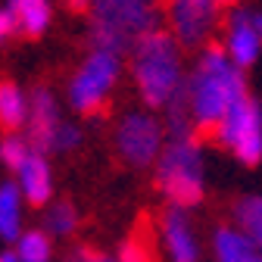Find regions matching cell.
Listing matches in <instances>:
<instances>
[{"instance_id":"cell-9","label":"cell","mask_w":262,"mask_h":262,"mask_svg":"<svg viewBox=\"0 0 262 262\" xmlns=\"http://www.w3.org/2000/svg\"><path fill=\"white\" fill-rule=\"evenodd\" d=\"M59 106L53 100V94L47 88H35L31 94V113H28V125H25V138L35 153H50L56 150V135H59Z\"/></svg>"},{"instance_id":"cell-7","label":"cell","mask_w":262,"mask_h":262,"mask_svg":"<svg viewBox=\"0 0 262 262\" xmlns=\"http://www.w3.org/2000/svg\"><path fill=\"white\" fill-rule=\"evenodd\" d=\"M162 125L150 113H128L116 128V153L135 169L150 166L162 156Z\"/></svg>"},{"instance_id":"cell-28","label":"cell","mask_w":262,"mask_h":262,"mask_svg":"<svg viewBox=\"0 0 262 262\" xmlns=\"http://www.w3.org/2000/svg\"><path fill=\"white\" fill-rule=\"evenodd\" d=\"M91 262H113V259H106V256H100V253L91 250Z\"/></svg>"},{"instance_id":"cell-8","label":"cell","mask_w":262,"mask_h":262,"mask_svg":"<svg viewBox=\"0 0 262 262\" xmlns=\"http://www.w3.org/2000/svg\"><path fill=\"white\" fill-rule=\"evenodd\" d=\"M219 0H166V22L181 47H203L219 25Z\"/></svg>"},{"instance_id":"cell-1","label":"cell","mask_w":262,"mask_h":262,"mask_svg":"<svg viewBox=\"0 0 262 262\" xmlns=\"http://www.w3.org/2000/svg\"><path fill=\"white\" fill-rule=\"evenodd\" d=\"M247 94V81H244V69L231 62L225 47L219 44H206L196 56L193 72L187 75V100H190V116H193V128H200L203 135H212L222 125V119L228 116L234 103H241Z\"/></svg>"},{"instance_id":"cell-13","label":"cell","mask_w":262,"mask_h":262,"mask_svg":"<svg viewBox=\"0 0 262 262\" xmlns=\"http://www.w3.org/2000/svg\"><path fill=\"white\" fill-rule=\"evenodd\" d=\"M215 262H262V250L241 231V228H219L212 234Z\"/></svg>"},{"instance_id":"cell-20","label":"cell","mask_w":262,"mask_h":262,"mask_svg":"<svg viewBox=\"0 0 262 262\" xmlns=\"http://www.w3.org/2000/svg\"><path fill=\"white\" fill-rule=\"evenodd\" d=\"M75 222H78V212H75V206L72 203H53L50 209H47V231L50 234H72L75 231Z\"/></svg>"},{"instance_id":"cell-5","label":"cell","mask_w":262,"mask_h":262,"mask_svg":"<svg viewBox=\"0 0 262 262\" xmlns=\"http://www.w3.org/2000/svg\"><path fill=\"white\" fill-rule=\"evenodd\" d=\"M119 72H122V56L119 53L91 50L84 56V62L78 66V72L72 75V81H69V106L81 116L100 113L110 91L119 81Z\"/></svg>"},{"instance_id":"cell-22","label":"cell","mask_w":262,"mask_h":262,"mask_svg":"<svg viewBox=\"0 0 262 262\" xmlns=\"http://www.w3.org/2000/svg\"><path fill=\"white\" fill-rule=\"evenodd\" d=\"M81 144V128L78 125H72V122H62V128H59V135H56V150H75Z\"/></svg>"},{"instance_id":"cell-11","label":"cell","mask_w":262,"mask_h":262,"mask_svg":"<svg viewBox=\"0 0 262 262\" xmlns=\"http://www.w3.org/2000/svg\"><path fill=\"white\" fill-rule=\"evenodd\" d=\"M162 244L172 262H200V247H196V237L181 206H169L162 212Z\"/></svg>"},{"instance_id":"cell-12","label":"cell","mask_w":262,"mask_h":262,"mask_svg":"<svg viewBox=\"0 0 262 262\" xmlns=\"http://www.w3.org/2000/svg\"><path fill=\"white\" fill-rule=\"evenodd\" d=\"M19 175V190L28 203L44 206L53 193V178H50V166H47V156L44 153H31L28 162L16 172Z\"/></svg>"},{"instance_id":"cell-4","label":"cell","mask_w":262,"mask_h":262,"mask_svg":"<svg viewBox=\"0 0 262 262\" xmlns=\"http://www.w3.org/2000/svg\"><path fill=\"white\" fill-rule=\"evenodd\" d=\"M156 187L181 209L203 200V156L196 138H169L156 159Z\"/></svg>"},{"instance_id":"cell-26","label":"cell","mask_w":262,"mask_h":262,"mask_svg":"<svg viewBox=\"0 0 262 262\" xmlns=\"http://www.w3.org/2000/svg\"><path fill=\"white\" fill-rule=\"evenodd\" d=\"M0 262H19V256H16V250H7L4 256H0Z\"/></svg>"},{"instance_id":"cell-6","label":"cell","mask_w":262,"mask_h":262,"mask_svg":"<svg viewBox=\"0 0 262 262\" xmlns=\"http://www.w3.org/2000/svg\"><path fill=\"white\" fill-rule=\"evenodd\" d=\"M215 141L231 150L244 166H256L262 159V110L253 97H244L228 110L215 131Z\"/></svg>"},{"instance_id":"cell-15","label":"cell","mask_w":262,"mask_h":262,"mask_svg":"<svg viewBox=\"0 0 262 262\" xmlns=\"http://www.w3.org/2000/svg\"><path fill=\"white\" fill-rule=\"evenodd\" d=\"M7 7L13 10L25 38H41L50 28V0H7Z\"/></svg>"},{"instance_id":"cell-21","label":"cell","mask_w":262,"mask_h":262,"mask_svg":"<svg viewBox=\"0 0 262 262\" xmlns=\"http://www.w3.org/2000/svg\"><path fill=\"white\" fill-rule=\"evenodd\" d=\"M119 262H150V247H144V241H138V237H131L122 244Z\"/></svg>"},{"instance_id":"cell-14","label":"cell","mask_w":262,"mask_h":262,"mask_svg":"<svg viewBox=\"0 0 262 262\" xmlns=\"http://www.w3.org/2000/svg\"><path fill=\"white\" fill-rule=\"evenodd\" d=\"M28 113H31V97H25V91L16 81H4L0 88V122L10 135H19V128L28 125Z\"/></svg>"},{"instance_id":"cell-17","label":"cell","mask_w":262,"mask_h":262,"mask_svg":"<svg viewBox=\"0 0 262 262\" xmlns=\"http://www.w3.org/2000/svg\"><path fill=\"white\" fill-rule=\"evenodd\" d=\"M234 222L241 225V231L262 250V196H241L234 203Z\"/></svg>"},{"instance_id":"cell-19","label":"cell","mask_w":262,"mask_h":262,"mask_svg":"<svg viewBox=\"0 0 262 262\" xmlns=\"http://www.w3.org/2000/svg\"><path fill=\"white\" fill-rule=\"evenodd\" d=\"M31 153H35V150H31V144H28L25 135H7L4 147H0V159H4V166L13 169V172H19L25 166Z\"/></svg>"},{"instance_id":"cell-24","label":"cell","mask_w":262,"mask_h":262,"mask_svg":"<svg viewBox=\"0 0 262 262\" xmlns=\"http://www.w3.org/2000/svg\"><path fill=\"white\" fill-rule=\"evenodd\" d=\"M62 7L72 10V13H88L91 10V0H62Z\"/></svg>"},{"instance_id":"cell-18","label":"cell","mask_w":262,"mask_h":262,"mask_svg":"<svg viewBox=\"0 0 262 262\" xmlns=\"http://www.w3.org/2000/svg\"><path fill=\"white\" fill-rule=\"evenodd\" d=\"M16 244L19 262H50V241L44 231H25Z\"/></svg>"},{"instance_id":"cell-25","label":"cell","mask_w":262,"mask_h":262,"mask_svg":"<svg viewBox=\"0 0 262 262\" xmlns=\"http://www.w3.org/2000/svg\"><path fill=\"white\" fill-rule=\"evenodd\" d=\"M66 262H91V250H88V247H78L75 253L66 256Z\"/></svg>"},{"instance_id":"cell-23","label":"cell","mask_w":262,"mask_h":262,"mask_svg":"<svg viewBox=\"0 0 262 262\" xmlns=\"http://www.w3.org/2000/svg\"><path fill=\"white\" fill-rule=\"evenodd\" d=\"M16 35H22V31H19V22H16V16H13V10L4 4V10H0V38H4V41H13Z\"/></svg>"},{"instance_id":"cell-3","label":"cell","mask_w":262,"mask_h":262,"mask_svg":"<svg viewBox=\"0 0 262 262\" xmlns=\"http://www.w3.org/2000/svg\"><path fill=\"white\" fill-rule=\"evenodd\" d=\"M91 47L125 53L156 25V4L153 0H91Z\"/></svg>"},{"instance_id":"cell-2","label":"cell","mask_w":262,"mask_h":262,"mask_svg":"<svg viewBox=\"0 0 262 262\" xmlns=\"http://www.w3.org/2000/svg\"><path fill=\"white\" fill-rule=\"evenodd\" d=\"M131 75H135L138 94L150 110H166L172 97L184 88L181 69V44L172 31L153 28L131 47Z\"/></svg>"},{"instance_id":"cell-10","label":"cell","mask_w":262,"mask_h":262,"mask_svg":"<svg viewBox=\"0 0 262 262\" xmlns=\"http://www.w3.org/2000/svg\"><path fill=\"white\" fill-rule=\"evenodd\" d=\"M225 50H228V56H231V62L237 66V69H250V66L259 59L262 35L256 31L253 10H244V7H234V10H231V16H228Z\"/></svg>"},{"instance_id":"cell-16","label":"cell","mask_w":262,"mask_h":262,"mask_svg":"<svg viewBox=\"0 0 262 262\" xmlns=\"http://www.w3.org/2000/svg\"><path fill=\"white\" fill-rule=\"evenodd\" d=\"M19 181L0 184V234L7 244L19 241Z\"/></svg>"},{"instance_id":"cell-29","label":"cell","mask_w":262,"mask_h":262,"mask_svg":"<svg viewBox=\"0 0 262 262\" xmlns=\"http://www.w3.org/2000/svg\"><path fill=\"white\" fill-rule=\"evenodd\" d=\"M219 4H222V7H231V4H234V0H219Z\"/></svg>"},{"instance_id":"cell-27","label":"cell","mask_w":262,"mask_h":262,"mask_svg":"<svg viewBox=\"0 0 262 262\" xmlns=\"http://www.w3.org/2000/svg\"><path fill=\"white\" fill-rule=\"evenodd\" d=\"M253 22H256V31L262 35V10H253Z\"/></svg>"}]
</instances>
